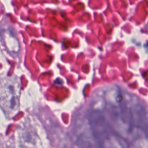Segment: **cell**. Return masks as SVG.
<instances>
[{
    "instance_id": "obj_1",
    "label": "cell",
    "mask_w": 148,
    "mask_h": 148,
    "mask_svg": "<svg viewBox=\"0 0 148 148\" xmlns=\"http://www.w3.org/2000/svg\"><path fill=\"white\" fill-rule=\"evenodd\" d=\"M89 132L96 147H124L127 142L117 135L106 120L100 102L92 101L87 110Z\"/></svg>"
},
{
    "instance_id": "obj_2",
    "label": "cell",
    "mask_w": 148,
    "mask_h": 148,
    "mask_svg": "<svg viewBox=\"0 0 148 148\" xmlns=\"http://www.w3.org/2000/svg\"><path fill=\"white\" fill-rule=\"evenodd\" d=\"M19 84L14 79L5 80L1 90V108L8 116L14 115L18 108Z\"/></svg>"
},
{
    "instance_id": "obj_3",
    "label": "cell",
    "mask_w": 148,
    "mask_h": 148,
    "mask_svg": "<svg viewBox=\"0 0 148 148\" xmlns=\"http://www.w3.org/2000/svg\"><path fill=\"white\" fill-rule=\"evenodd\" d=\"M1 40L5 50L12 56L16 57L18 54L20 47L18 40L15 34L9 29L1 31Z\"/></svg>"
}]
</instances>
